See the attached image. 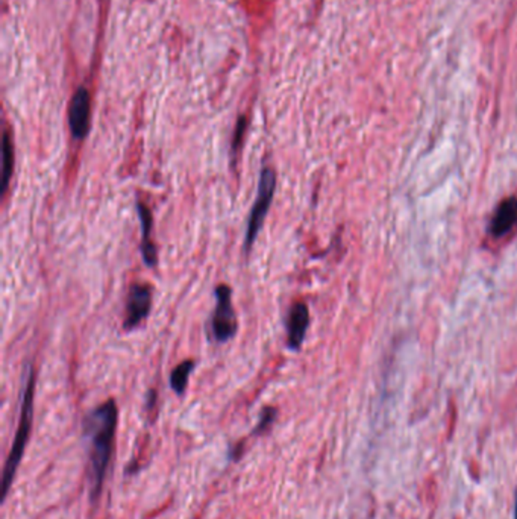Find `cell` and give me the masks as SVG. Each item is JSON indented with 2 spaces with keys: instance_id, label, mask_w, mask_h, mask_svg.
I'll use <instances>...</instances> for the list:
<instances>
[{
  "instance_id": "8",
  "label": "cell",
  "mask_w": 517,
  "mask_h": 519,
  "mask_svg": "<svg viewBox=\"0 0 517 519\" xmlns=\"http://www.w3.org/2000/svg\"><path fill=\"white\" fill-rule=\"evenodd\" d=\"M135 208L140 219V226H142V243H140V251H142L143 262L147 267H155L158 264V251L155 243L150 239V233H152L154 228L152 211L149 210L144 202L140 201H137Z\"/></svg>"
},
{
  "instance_id": "3",
  "label": "cell",
  "mask_w": 517,
  "mask_h": 519,
  "mask_svg": "<svg viewBox=\"0 0 517 519\" xmlns=\"http://www.w3.org/2000/svg\"><path fill=\"white\" fill-rule=\"evenodd\" d=\"M276 190V173L271 167H263L260 172V179H258V187H256V199L252 205V210L249 214V219H247L246 226V235H244V251L249 252L252 250L254 243L258 239V234H260L266 216L271 208L273 196Z\"/></svg>"
},
{
  "instance_id": "13",
  "label": "cell",
  "mask_w": 517,
  "mask_h": 519,
  "mask_svg": "<svg viewBox=\"0 0 517 519\" xmlns=\"http://www.w3.org/2000/svg\"><path fill=\"white\" fill-rule=\"evenodd\" d=\"M275 419H276V408H273V407L264 408L261 416H260V420H258V425H256V428H255L254 432H256V435H260V432L266 431L268 427H271L273 424Z\"/></svg>"
},
{
  "instance_id": "10",
  "label": "cell",
  "mask_w": 517,
  "mask_h": 519,
  "mask_svg": "<svg viewBox=\"0 0 517 519\" xmlns=\"http://www.w3.org/2000/svg\"><path fill=\"white\" fill-rule=\"evenodd\" d=\"M2 150H4L2 152L4 169H2V184H0V193H2V196H4L9 187V181L14 172V142H13V137H11L8 129L4 133Z\"/></svg>"
},
{
  "instance_id": "1",
  "label": "cell",
  "mask_w": 517,
  "mask_h": 519,
  "mask_svg": "<svg viewBox=\"0 0 517 519\" xmlns=\"http://www.w3.org/2000/svg\"><path fill=\"white\" fill-rule=\"evenodd\" d=\"M117 406L113 399L94 408L84 419V436L90 445V493L91 498L99 496L106 477L108 464L113 454L115 427H117Z\"/></svg>"
},
{
  "instance_id": "11",
  "label": "cell",
  "mask_w": 517,
  "mask_h": 519,
  "mask_svg": "<svg viewBox=\"0 0 517 519\" xmlns=\"http://www.w3.org/2000/svg\"><path fill=\"white\" fill-rule=\"evenodd\" d=\"M195 369V362L193 360H184L179 363L174 371L170 374V387L174 389L176 395H182L186 392L190 374Z\"/></svg>"
},
{
  "instance_id": "2",
  "label": "cell",
  "mask_w": 517,
  "mask_h": 519,
  "mask_svg": "<svg viewBox=\"0 0 517 519\" xmlns=\"http://www.w3.org/2000/svg\"><path fill=\"white\" fill-rule=\"evenodd\" d=\"M34 391H35V372L32 366H28V376L23 389V395H21V410H20V420L18 428L16 432V439L11 448L9 456L6 459L4 468V479H2V500L6 498L11 484H13L16 471L23 457L25 447L29 439V432L32 427V415H34Z\"/></svg>"
},
{
  "instance_id": "14",
  "label": "cell",
  "mask_w": 517,
  "mask_h": 519,
  "mask_svg": "<svg viewBox=\"0 0 517 519\" xmlns=\"http://www.w3.org/2000/svg\"><path fill=\"white\" fill-rule=\"evenodd\" d=\"M514 519H517V495H516V510H514Z\"/></svg>"
},
{
  "instance_id": "4",
  "label": "cell",
  "mask_w": 517,
  "mask_h": 519,
  "mask_svg": "<svg viewBox=\"0 0 517 519\" xmlns=\"http://www.w3.org/2000/svg\"><path fill=\"white\" fill-rule=\"evenodd\" d=\"M215 308L211 316V336L217 343H226L234 339L239 323L232 304V290L229 286L220 284L214 290Z\"/></svg>"
},
{
  "instance_id": "7",
  "label": "cell",
  "mask_w": 517,
  "mask_h": 519,
  "mask_svg": "<svg viewBox=\"0 0 517 519\" xmlns=\"http://www.w3.org/2000/svg\"><path fill=\"white\" fill-rule=\"evenodd\" d=\"M309 325V311L307 304L304 302H296L288 310V315L285 319V328H287V345L290 350L297 351L300 346H302L307 330Z\"/></svg>"
},
{
  "instance_id": "12",
  "label": "cell",
  "mask_w": 517,
  "mask_h": 519,
  "mask_svg": "<svg viewBox=\"0 0 517 519\" xmlns=\"http://www.w3.org/2000/svg\"><path fill=\"white\" fill-rule=\"evenodd\" d=\"M244 131H246V118L240 117L239 123L235 126L234 131V138H232V146H231V154H232V164L235 166L237 163V155H239L240 149L243 146V137H244Z\"/></svg>"
},
{
  "instance_id": "6",
  "label": "cell",
  "mask_w": 517,
  "mask_h": 519,
  "mask_svg": "<svg viewBox=\"0 0 517 519\" xmlns=\"http://www.w3.org/2000/svg\"><path fill=\"white\" fill-rule=\"evenodd\" d=\"M90 117H91V104L87 89H78L73 94L69 110V126L74 140H84L90 131Z\"/></svg>"
},
{
  "instance_id": "5",
  "label": "cell",
  "mask_w": 517,
  "mask_h": 519,
  "mask_svg": "<svg viewBox=\"0 0 517 519\" xmlns=\"http://www.w3.org/2000/svg\"><path fill=\"white\" fill-rule=\"evenodd\" d=\"M152 308V287L149 284H132L129 289L125 310V330H134L147 319Z\"/></svg>"
},
{
  "instance_id": "9",
  "label": "cell",
  "mask_w": 517,
  "mask_h": 519,
  "mask_svg": "<svg viewBox=\"0 0 517 519\" xmlns=\"http://www.w3.org/2000/svg\"><path fill=\"white\" fill-rule=\"evenodd\" d=\"M517 223V198H509L501 202L490 222V234L502 237L510 233Z\"/></svg>"
}]
</instances>
